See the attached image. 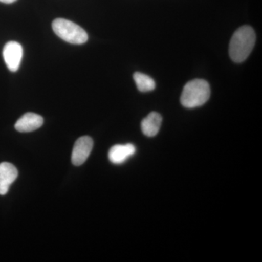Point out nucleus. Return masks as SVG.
<instances>
[{"instance_id":"f257e3e1","label":"nucleus","mask_w":262,"mask_h":262,"mask_svg":"<svg viewBox=\"0 0 262 262\" xmlns=\"http://www.w3.org/2000/svg\"><path fill=\"white\" fill-rule=\"evenodd\" d=\"M256 42V34L252 27H239L232 35L229 42V56L236 63H241L251 54Z\"/></svg>"},{"instance_id":"f03ea898","label":"nucleus","mask_w":262,"mask_h":262,"mask_svg":"<svg viewBox=\"0 0 262 262\" xmlns=\"http://www.w3.org/2000/svg\"><path fill=\"white\" fill-rule=\"evenodd\" d=\"M211 88L207 81L196 79L189 81L183 89L181 103L186 108L203 106L209 99Z\"/></svg>"},{"instance_id":"7ed1b4c3","label":"nucleus","mask_w":262,"mask_h":262,"mask_svg":"<svg viewBox=\"0 0 262 262\" xmlns=\"http://www.w3.org/2000/svg\"><path fill=\"white\" fill-rule=\"evenodd\" d=\"M52 27L57 36L71 44H84L89 39L87 32L82 27L67 19L56 18Z\"/></svg>"},{"instance_id":"20e7f679","label":"nucleus","mask_w":262,"mask_h":262,"mask_svg":"<svg viewBox=\"0 0 262 262\" xmlns=\"http://www.w3.org/2000/svg\"><path fill=\"white\" fill-rule=\"evenodd\" d=\"M3 58L10 72H15L20 67L23 58V48L20 43L10 41L3 48Z\"/></svg>"},{"instance_id":"39448f33","label":"nucleus","mask_w":262,"mask_h":262,"mask_svg":"<svg viewBox=\"0 0 262 262\" xmlns=\"http://www.w3.org/2000/svg\"><path fill=\"white\" fill-rule=\"evenodd\" d=\"M94 146V141L89 136H82L76 141L72 150V162L80 166L87 160Z\"/></svg>"},{"instance_id":"423d86ee","label":"nucleus","mask_w":262,"mask_h":262,"mask_svg":"<svg viewBox=\"0 0 262 262\" xmlns=\"http://www.w3.org/2000/svg\"><path fill=\"white\" fill-rule=\"evenodd\" d=\"M18 175V170L13 164L5 162L0 163V195H5L8 192Z\"/></svg>"},{"instance_id":"0eeeda50","label":"nucleus","mask_w":262,"mask_h":262,"mask_svg":"<svg viewBox=\"0 0 262 262\" xmlns=\"http://www.w3.org/2000/svg\"><path fill=\"white\" fill-rule=\"evenodd\" d=\"M43 117L37 114L28 113L19 118L15 125V128L19 132H32L39 128L43 125Z\"/></svg>"},{"instance_id":"6e6552de","label":"nucleus","mask_w":262,"mask_h":262,"mask_svg":"<svg viewBox=\"0 0 262 262\" xmlns=\"http://www.w3.org/2000/svg\"><path fill=\"white\" fill-rule=\"evenodd\" d=\"M136 153L135 146L132 144H117L113 146L108 151V159L116 165L125 163Z\"/></svg>"},{"instance_id":"1a4fd4ad","label":"nucleus","mask_w":262,"mask_h":262,"mask_svg":"<svg viewBox=\"0 0 262 262\" xmlns=\"http://www.w3.org/2000/svg\"><path fill=\"white\" fill-rule=\"evenodd\" d=\"M162 117L159 113L152 112L141 122V130L148 137H153L159 132L161 127Z\"/></svg>"},{"instance_id":"9d476101","label":"nucleus","mask_w":262,"mask_h":262,"mask_svg":"<svg viewBox=\"0 0 262 262\" xmlns=\"http://www.w3.org/2000/svg\"><path fill=\"white\" fill-rule=\"evenodd\" d=\"M134 80L135 81L138 89L141 92H149L155 89V80L149 76L141 72H136L134 75Z\"/></svg>"},{"instance_id":"9b49d317","label":"nucleus","mask_w":262,"mask_h":262,"mask_svg":"<svg viewBox=\"0 0 262 262\" xmlns=\"http://www.w3.org/2000/svg\"><path fill=\"white\" fill-rule=\"evenodd\" d=\"M16 0H0L1 3H6V4H11V3H15Z\"/></svg>"}]
</instances>
